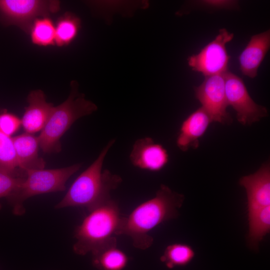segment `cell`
<instances>
[{
	"label": "cell",
	"mask_w": 270,
	"mask_h": 270,
	"mask_svg": "<svg viewBox=\"0 0 270 270\" xmlns=\"http://www.w3.org/2000/svg\"><path fill=\"white\" fill-rule=\"evenodd\" d=\"M195 96L212 122L230 124L232 122L226 111V100L224 74L205 77L203 82L194 87Z\"/></svg>",
	"instance_id": "obj_9"
},
{
	"label": "cell",
	"mask_w": 270,
	"mask_h": 270,
	"mask_svg": "<svg viewBox=\"0 0 270 270\" xmlns=\"http://www.w3.org/2000/svg\"><path fill=\"white\" fill-rule=\"evenodd\" d=\"M81 166V163H77L58 168L27 171L26 178L6 198L13 214L18 216L23 215L26 212L24 204L32 196L65 190L67 181Z\"/></svg>",
	"instance_id": "obj_5"
},
{
	"label": "cell",
	"mask_w": 270,
	"mask_h": 270,
	"mask_svg": "<svg viewBox=\"0 0 270 270\" xmlns=\"http://www.w3.org/2000/svg\"><path fill=\"white\" fill-rule=\"evenodd\" d=\"M184 200L183 194L161 184L153 198L138 205L128 216H122L116 236H128L136 248H149L154 242L150 232L163 222L176 218Z\"/></svg>",
	"instance_id": "obj_1"
},
{
	"label": "cell",
	"mask_w": 270,
	"mask_h": 270,
	"mask_svg": "<svg viewBox=\"0 0 270 270\" xmlns=\"http://www.w3.org/2000/svg\"><path fill=\"white\" fill-rule=\"evenodd\" d=\"M76 228L74 253L92 255L106 246L117 242L116 236L122 218L118 203L110 198L91 211Z\"/></svg>",
	"instance_id": "obj_3"
},
{
	"label": "cell",
	"mask_w": 270,
	"mask_h": 270,
	"mask_svg": "<svg viewBox=\"0 0 270 270\" xmlns=\"http://www.w3.org/2000/svg\"><path fill=\"white\" fill-rule=\"evenodd\" d=\"M234 34L226 28L219 30L215 38L201 50L200 52L188 58L192 70L202 74L205 77L224 74L228 71L230 56L226 44L234 38Z\"/></svg>",
	"instance_id": "obj_7"
},
{
	"label": "cell",
	"mask_w": 270,
	"mask_h": 270,
	"mask_svg": "<svg viewBox=\"0 0 270 270\" xmlns=\"http://www.w3.org/2000/svg\"><path fill=\"white\" fill-rule=\"evenodd\" d=\"M110 140L96 160L73 182L56 209L82 206L91 211L110 198V192L118 187L122 180L108 170H102L105 158L115 143Z\"/></svg>",
	"instance_id": "obj_2"
},
{
	"label": "cell",
	"mask_w": 270,
	"mask_h": 270,
	"mask_svg": "<svg viewBox=\"0 0 270 270\" xmlns=\"http://www.w3.org/2000/svg\"><path fill=\"white\" fill-rule=\"evenodd\" d=\"M194 6L210 9L233 10L238 8V1L229 0H204L194 2Z\"/></svg>",
	"instance_id": "obj_24"
},
{
	"label": "cell",
	"mask_w": 270,
	"mask_h": 270,
	"mask_svg": "<svg viewBox=\"0 0 270 270\" xmlns=\"http://www.w3.org/2000/svg\"><path fill=\"white\" fill-rule=\"evenodd\" d=\"M16 162L20 170L26 174L28 170L44 169L45 161L38 154L40 148L38 136L24 132L12 137Z\"/></svg>",
	"instance_id": "obj_13"
},
{
	"label": "cell",
	"mask_w": 270,
	"mask_h": 270,
	"mask_svg": "<svg viewBox=\"0 0 270 270\" xmlns=\"http://www.w3.org/2000/svg\"><path fill=\"white\" fill-rule=\"evenodd\" d=\"M210 116L201 106L192 113L182 122L176 143L182 151L199 146V138L212 122Z\"/></svg>",
	"instance_id": "obj_15"
},
{
	"label": "cell",
	"mask_w": 270,
	"mask_h": 270,
	"mask_svg": "<svg viewBox=\"0 0 270 270\" xmlns=\"http://www.w3.org/2000/svg\"><path fill=\"white\" fill-rule=\"evenodd\" d=\"M81 28V20L76 14L66 12L55 24V44L58 47L70 44L76 38Z\"/></svg>",
	"instance_id": "obj_18"
},
{
	"label": "cell",
	"mask_w": 270,
	"mask_h": 270,
	"mask_svg": "<svg viewBox=\"0 0 270 270\" xmlns=\"http://www.w3.org/2000/svg\"><path fill=\"white\" fill-rule=\"evenodd\" d=\"M167 150L160 144L155 143L152 138L145 137L134 143L130 156L132 164L139 168L158 172L168 162Z\"/></svg>",
	"instance_id": "obj_11"
},
{
	"label": "cell",
	"mask_w": 270,
	"mask_h": 270,
	"mask_svg": "<svg viewBox=\"0 0 270 270\" xmlns=\"http://www.w3.org/2000/svg\"><path fill=\"white\" fill-rule=\"evenodd\" d=\"M27 102L21 123L25 132L34 134L42 130L54 106L46 101L44 93L40 90H32Z\"/></svg>",
	"instance_id": "obj_12"
},
{
	"label": "cell",
	"mask_w": 270,
	"mask_h": 270,
	"mask_svg": "<svg viewBox=\"0 0 270 270\" xmlns=\"http://www.w3.org/2000/svg\"><path fill=\"white\" fill-rule=\"evenodd\" d=\"M248 246L256 250L260 242L270 230V206L248 212Z\"/></svg>",
	"instance_id": "obj_16"
},
{
	"label": "cell",
	"mask_w": 270,
	"mask_h": 270,
	"mask_svg": "<svg viewBox=\"0 0 270 270\" xmlns=\"http://www.w3.org/2000/svg\"><path fill=\"white\" fill-rule=\"evenodd\" d=\"M92 256V264L100 270H123L128 260L127 256L117 248V242L106 246Z\"/></svg>",
	"instance_id": "obj_17"
},
{
	"label": "cell",
	"mask_w": 270,
	"mask_h": 270,
	"mask_svg": "<svg viewBox=\"0 0 270 270\" xmlns=\"http://www.w3.org/2000/svg\"><path fill=\"white\" fill-rule=\"evenodd\" d=\"M29 34L32 42L39 46H55V24L49 16L40 17L32 23Z\"/></svg>",
	"instance_id": "obj_19"
},
{
	"label": "cell",
	"mask_w": 270,
	"mask_h": 270,
	"mask_svg": "<svg viewBox=\"0 0 270 270\" xmlns=\"http://www.w3.org/2000/svg\"><path fill=\"white\" fill-rule=\"evenodd\" d=\"M24 178H17L0 170V198L9 196ZM1 208L0 203V210Z\"/></svg>",
	"instance_id": "obj_23"
},
{
	"label": "cell",
	"mask_w": 270,
	"mask_h": 270,
	"mask_svg": "<svg viewBox=\"0 0 270 270\" xmlns=\"http://www.w3.org/2000/svg\"><path fill=\"white\" fill-rule=\"evenodd\" d=\"M239 184L246 190L248 212L270 206L269 163L262 164L254 174L242 177Z\"/></svg>",
	"instance_id": "obj_10"
},
{
	"label": "cell",
	"mask_w": 270,
	"mask_h": 270,
	"mask_svg": "<svg viewBox=\"0 0 270 270\" xmlns=\"http://www.w3.org/2000/svg\"><path fill=\"white\" fill-rule=\"evenodd\" d=\"M0 170L12 176L25 178L26 174L18 167L12 137L4 134L0 131Z\"/></svg>",
	"instance_id": "obj_20"
},
{
	"label": "cell",
	"mask_w": 270,
	"mask_h": 270,
	"mask_svg": "<svg viewBox=\"0 0 270 270\" xmlns=\"http://www.w3.org/2000/svg\"><path fill=\"white\" fill-rule=\"evenodd\" d=\"M224 77L228 105L236 111L239 122L250 125L268 116L266 108L253 100L242 78L229 71Z\"/></svg>",
	"instance_id": "obj_8"
},
{
	"label": "cell",
	"mask_w": 270,
	"mask_h": 270,
	"mask_svg": "<svg viewBox=\"0 0 270 270\" xmlns=\"http://www.w3.org/2000/svg\"><path fill=\"white\" fill-rule=\"evenodd\" d=\"M270 47V30L252 36L239 56L242 74L250 78H256L258 70Z\"/></svg>",
	"instance_id": "obj_14"
},
{
	"label": "cell",
	"mask_w": 270,
	"mask_h": 270,
	"mask_svg": "<svg viewBox=\"0 0 270 270\" xmlns=\"http://www.w3.org/2000/svg\"><path fill=\"white\" fill-rule=\"evenodd\" d=\"M60 10L58 0H0V22L14 26L26 34L38 18L50 16Z\"/></svg>",
	"instance_id": "obj_6"
},
{
	"label": "cell",
	"mask_w": 270,
	"mask_h": 270,
	"mask_svg": "<svg viewBox=\"0 0 270 270\" xmlns=\"http://www.w3.org/2000/svg\"><path fill=\"white\" fill-rule=\"evenodd\" d=\"M22 126L21 120L6 110L0 111V131L11 137Z\"/></svg>",
	"instance_id": "obj_22"
},
{
	"label": "cell",
	"mask_w": 270,
	"mask_h": 270,
	"mask_svg": "<svg viewBox=\"0 0 270 270\" xmlns=\"http://www.w3.org/2000/svg\"><path fill=\"white\" fill-rule=\"evenodd\" d=\"M195 256V252L190 246L181 243H175L168 246L165 249L160 260L168 268L184 266L190 263Z\"/></svg>",
	"instance_id": "obj_21"
},
{
	"label": "cell",
	"mask_w": 270,
	"mask_h": 270,
	"mask_svg": "<svg viewBox=\"0 0 270 270\" xmlns=\"http://www.w3.org/2000/svg\"><path fill=\"white\" fill-rule=\"evenodd\" d=\"M98 110L96 105L85 98L78 92V83L70 82L68 98L53 108L50 116L38 136L40 148L46 154H56L62 150L60 138L79 118L92 114Z\"/></svg>",
	"instance_id": "obj_4"
}]
</instances>
